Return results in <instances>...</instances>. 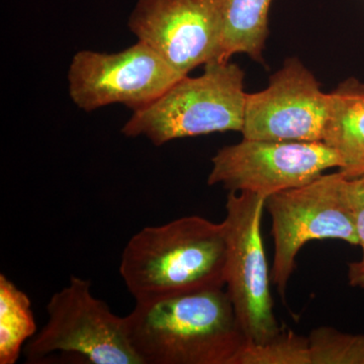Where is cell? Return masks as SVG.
Listing matches in <instances>:
<instances>
[{
  "label": "cell",
  "mask_w": 364,
  "mask_h": 364,
  "mask_svg": "<svg viewBox=\"0 0 364 364\" xmlns=\"http://www.w3.org/2000/svg\"><path fill=\"white\" fill-rule=\"evenodd\" d=\"M124 322L142 364H235L247 341L224 287L136 303Z\"/></svg>",
  "instance_id": "obj_1"
},
{
  "label": "cell",
  "mask_w": 364,
  "mask_h": 364,
  "mask_svg": "<svg viewBox=\"0 0 364 364\" xmlns=\"http://www.w3.org/2000/svg\"><path fill=\"white\" fill-rule=\"evenodd\" d=\"M224 223L186 215L134 235L119 274L136 303L221 289L226 282Z\"/></svg>",
  "instance_id": "obj_2"
},
{
  "label": "cell",
  "mask_w": 364,
  "mask_h": 364,
  "mask_svg": "<svg viewBox=\"0 0 364 364\" xmlns=\"http://www.w3.org/2000/svg\"><path fill=\"white\" fill-rule=\"evenodd\" d=\"M244 72L230 61L208 62L198 77L184 76L141 111L122 133L144 136L155 146L217 132H242L245 117Z\"/></svg>",
  "instance_id": "obj_3"
},
{
  "label": "cell",
  "mask_w": 364,
  "mask_h": 364,
  "mask_svg": "<svg viewBox=\"0 0 364 364\" xmlns=\"http://www.w3.org/2000/svg\"><path fill=\"white\" fill-rule=\"evenodd\" d=\"M265 208L274 240L273 284L282 298L296 256L308 242L333 239L358 246V208L352 203L349 179L340 171L268 196Z\"/></svg>",
  "instance_id": "obj_4"
},
{
  "label": "cell",
  "mask_w": 364,
  "mask_h": 364,
  "mask_svg": "<svg viewBox=\"0 0 364 364\" xmlns=\"http://www.w3.org/2000/svg\"><path fill=\"white\" fill-rule=\"evenodd\" d=\"M91 282L72 275L48 301V321L25 345L30 363L74 353L95 364H142L127 334L124 317L91 294Z\"/></svg>",
  "instance_id": "obj_5"
},
{
  "label": "cell",
  "mask_w": 364,
  "mask_h": 364,
  "mask_svg": "<svg viewBox=\"0 0 364 364\" xmlns=\"http://www.w3.org/2000/svg\"><path fill=\"white\" fill-rule=\"evenodd\" d=\"M265 200L256 193L230 191L223 221L227 239L225 287L246 338L253 342L267 341L282 331L273 310L261 237Z\"/></svg>",
  "instance_id": "obj_6"
},
{
  "label": "cell",
  "mask_w": 364,
  "mask_h": 364,
  "mask_svg": "<svg viewBox=\"0 0 364 364\" xmlns=\"http://www.w3.org/2000/svg\"><path fill=\"white\" fill-rule=\"evenodd\" d=\"M181 78L149 46L138 41L112 54L76 53L69 66V95L85 112L121 104L135 112L154 102Z\"/></svg>",
  "instance_id": "obj_7"
},
{
  "label": "cell",
  "mask_w": 364,
  "mask_h": 364,
  "mask_svg": "<svg viewBox=\"0 0 364 364\" xmlns=\"http://www.w3.org/2000/svg\"><path fill=\"white\" fill-rule=\"evenodd\" d=\"M208 186L267 198L304 186L326 170L341 167L339 155L324 142H282L244 139L218 151Z\"/></svg>",
  "instance_id": "obj_8"
},
{
  "label": "cell",
  "mask_w": 364,
  "mask_h": 364,
  "mask_svg": "<svg viewBox=\"0 0 364 364\" xmlns=\"http://www.w3.org/2000/svg\"><path fill=\"white\" fill-rule=\"evenodd\" d=\"M225 0H139L129 28L179 75L219 61Z\"/></svg>",
  "instance_id": "obj_9"
},
{
  "label": "cell",
  "mask_w": 364,
  "mask_h": 364,
  "mask_svg": "<svg viewBox=\"0 0 364 364\" xmlns=\"http://www.w3.org/2000/svg\"><path fill=\"white\" fill-rule=\"evenodd\" d=\"M330 93L296 58L287 59L264 90L246 97L244 139L323 142Z\"/></svg>",
  "instance_id": "obj_10"
},
{
  "label": "cell",
  "mask_w": 364,
  "mask_h": 364,
  "mask_svg": "<svg viewBox=\"0 0 364 364\" xmlns=\"http://www.w3.org/2000/svg\"><path fill=\"white\" fill-rule=\"evenodd\" d=\"M323 142L339 155L348 179L364 174V85L350 78L330 93Z\"/></svg>",
  "instance_id": "obj_11"
},
{
  "label": "cell",
  "mask_w": 364,
  "mask_h": 364,
  "mask_svg": "<svg viewBox=\"0 0 364 364\" xmlns=\"http://www.w3.org/2000/svg\"><path fill=\"white\" fill-rule=\"evenodd\" d=\"M272 0H225L224 36L219 61L247 54L263 62L268 36V13Z\"/></svg>",
  "instance_id": "obj_12"
},
{
  "label": "cell",
  "mask_w": 364,
  "mask_h": 364,
  "mask_svg": "<svg viewBox=\"0 0 364 364\" xmlns=\"http://www.w3.org/2000/svg\"><path fill=\"white\" fill-rule=\"evenodd\" d=\"M37 333L28 294L0 274V364H14L28 340Z\"/></svg>",
  "instance_id": "obj_13"
},
{
  "label": "cell",
  "mask_w": 364,
  "mask_h": 364,
  "mask_svg": "<svg viewBox=\"0 0 364 364\" xmlns=\"http://www.w3.org/2000/svg\"><path fill=\"white\" fill-rule=\"evenodd\" d=\"M235 364H312L309 338L280 331L267 341L247 340Z\"/></svg>",
  "instance_id": "obj_14"
},
{
  "label": "cell",
  "mask_w": 364,
  "mask_h": 364,
  "mask_svg": "<svg viewBox=\"0 0 364 364\" xmlns=\"http://www.w3.org/2000/svg\"><path fill=\"white\" fill-rule=\"evenodd\" d=\"M308 338L312 364H364V335L318 327Z\"/></svg>",
  "instance_id": "obj_15"
},
{
  "label": "cell",
  "mask_w": 364,
  "mask_h": 364,
  "mask_svg": "<svg viewBox=\"0 0 364 364\" xmlns=\"http://www.w3.org/2000/svg\"><path fill=\"white\" fill-rule=\"evenodd\" d=\"M356 230L363 254L360 260L348 265V282L351 287L364 289V207L356 210Z\"/></svg>",
  "instance_id": "obj_16"
},
{
  "label": "cell",
  "mask_w": 364,
  "mask_h": 364,
  "mask_svg": "<svg viewBox=\"0 0 364 364\" xmlns=\"http://www.w3.org/2000/svg\"><path fill=\"white\" fill-rule=\"evenodd\" d=\"M349 193L354 207H364V174L356 178L349 179Z\"/></svg>",
  "instance_id": "obj_17"
}]
</instances>
